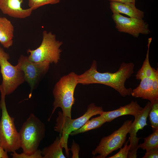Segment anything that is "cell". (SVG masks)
<instances>
[{"instance_id": "1", "label": "cell", "mask_w": 158, "mask_h": 158, "mask_svg": "<svg viewBox=\"0 0 158 158\" xmlns=\"http://www.w3.org/2000/svg\"><path fill=\"white\" fill-rule=\"evenodd\" d=\"M134 66L133 62H123L117 71L102 73L97 71V62L94 60L89 69L77 75V82L78 84L83 85L95 83L104 85L112 88L123 97L130 96L132 90L126 88L125 83L134 73Z\"/></svg>"}, {"instance_id": "2", "label": "cell", "mask_w": 158, "mask_h": 158, "mask_svg": "<svg viewBox=\"0 0 158 158\" xmlns=\"http://www.w3.org/2000/svg\"><path fill=\"white\" fill-rule=\"evenodd\" d=\"M77 75L71 72L62 77L55 84L53 91L54 98L51 114L48 119L49 121L56 109L60 107L63 116L71 118V111L75 102L74 93L78 84Z\"/></svg>"}, {"instance_id": "3", "label": "cell", "mask_w": 158, "mask_h": 158, "mask_svg": "<svg viewBox=\"0 0 158 158\" xmlns=\"http://www.w3.org/2000/svg\"><path fill=\"white\" fill-rule=\"evenodd\" d=\"M102 107L97 106L94 103L88 106L86 112L82 116L77 118L72 119L63 115L62 112L59 111L56 118V123L54 128L55 131L60 133L61 143L66 151V155L69 156V149L68 147V136L72 132L77 130L83 125L92 116L98 115L103 111Z\"/></svg>"}, {"instance_id": "4", "label": "cell", "mask_w": 158, "mask_h": 158, "mask_svg": "<svg viewBox=\"0 0 158 158\" xmlns=\"http://www.w3.org/2000/svg\"><path fill=\"white\" fill-rule=\"evenodd\" d=\"M45 130L44 123L31 114L18 132L23 152L31 154L36 152L45 136Z\"/></svg>"}, {"instance_id": "5", "label": "cell", "mask_w": 158, "mask_h": 158, "mask_svg": "<svg viewBox=\"0 0 158 158\" xmlns=\"http://www.w3.org/2000/svg\"><path fill=\"white\" fill-rule=\"evenodd\" d=\"M0 107L1 116L0 120V145L7 152H13L21 147L19 133L16 128L14 118L7 111L5 101V95L1 92Z\"/></svg>"}, {"instance_id": "6", "label": "cell", "mask_w": 158, "mask_h": 158, "mask_svg": "<svg viewBox=\"0 0 158 158\" xmlns=\"http://www.w3.org/2000/svg\"><path fill=\"white\" fill-rule=\"evenodd\" d=\"M62 44V42L56 40V36L51 32L44 31L40 45L36 49L27 50L28 58L33 62L46 61L56 64L60 59L62 51L60 47Z\"/></svg>"}, {"instance_id": "7", "label": "cell", "mask_w": 158, "mask_h": 158, "mask_svg": "<svg viewBox=\"0 0 158 158\" xmlns=\"http://www.w3.org/2000/svg\"><path fill=\"white\" fill-rule=\"evenodd\" d=\"M9 54L0 47V66L2 77L0 90L6 95L13 92L25 81L23 73L17 64L12 65L8 61Z\"/></svg>"}, {"instance_id": "8", "label": "cell", "mask_w": 158, "mask_h": 158, "mask_svg": "<svg viewBox=\"0 0 158 158\" xmlns=\"http://www.w3.org/2000/svg\"><path fill=\"white\" fill-rule=\"evenodd\" d=\"M132 120L124 121L122 126L110 135L103 138L98 145L92 152L94 157L105 158L114 151L120 148L126 141Z\"/></svg>"}, {"instance_id": "9", "label": "cell", "mask_w": 158, "mask_h": 158, "mask_svg": "<svg viewBox=\"0 0 158 158\" xmlns=\"http://www.w3.org/2000/svg\"><path fill=\"white\" fill-rule=\"evenodd\" d=\"M50 64L46 61L33 62L28 56H20L17 64L23 73L25 81L30 87L31 93L39 80L48 70Z\"/></svg>"}, {"instance_id": "10", "label": "cell", "mask_w": 158, "mask_h": 158, "mask_svg": "<svg viewBox=\"0 0 158 158\" xmlns=\"http://www.w3.org/2000/svg\"><path fill=\"white\" fill-rule=\"evenodd\" d=\"M112 18L116 28L120 32L127 33L138 38L140 34L147 35L150 31L148 24L142 19L127 17L118 13H113Z\"/></svg>"}, {"instance_id": "11", "label": "cell", "mask_w": 158, "mask_h": 158, "mask_svg": "<svg viewBox=\"0 0 158 158\" xmlns=\"http://www.w3.org/2000/svg\"><path fill=\"white\" fill-rule=\"evenodd\" d=\"M152 104L149 101L147 103L142 111L135 117L128 133L130 134L129 141L130 143V149L127 158H136L137 151L138 148V142L140 138L137 137V133L140 130H142L147 125V120L149 112L151 109Z\"/></svg>"}, {"instance_id": "12", "label": "cell", "mask_w": 158, "mask_h": 158, "mask_svg": "<svg viewBox=\"0 0 158 158\" xmlns=\"http://www.w3.org/2000/svg\"><path fill=\"white\" fill-rule=\"evenodd\" d=\"M23 0H0V10L2 13L12 17L23 19L30 16L33 11L31 8L23 9Z\"/></svg>"}, {"instance_id": "13", "label": "cell", "mask_w": 158, "mask_h": 158, "mask_svg": "<svg viewBox=\"0 0 158 158\" xmlns=\"http://www.w3.org/2000/svg\"><path fill=\"white\" fill-rule=\"evenodd\" d=\"M143 108L136 101L133 100L128 104L121 106L118 109L107 111H102L100 115L104 119L106 122H111L115 118L126 115H132L134 116L140 113Z\"/></svg>"}, {"instance_id": "14", "label": "cell", "mask_w": 158, "mask_h": 158, "mask_svg": "<svg viewBox=\"0 0 158 158\" xmlns=\"http://www.w3.org/2000/svg\"><path fill=\"white\" fill-rule=\"evenodd\" d=\"M135 3H122L110 1V7L113 13L125 14L129 17L142 19L144 13L137 8Z\"/></svg>"}, {"instance_id": "15", "label": "cell", "mask_w": 158, "mask_h": 158, "mask_svg": "<svg viewBox=\"0 0 158 158\" xmlns=\"http://www.w3.org/2000/svg\"><path fill=\"white\" fill-rule=\"evenodd\" d=\"M14 27L11 22L5 17L0 16V42L8 49L13 43Z\"/></svg>"}, {"instance_id": "16", "label": "cell", "mask_w": 158, "mask_h": 158, "mask_svg": "<svg viewBox=\"0 0 158 158\" xmlns=\"http://www.w3.org/2000/svg\"><path fill=\"white\" fill-rule=\"evenodd\" d=\"M152 40L151 37L148 38V40L147 50L146 58L143 61L141 68L138 71L135 75L136 79L140 80L145 77L154 78L158 76V71L152 67L150 65L149 57V50L150 43Z\"/></svg>"}, {"instance_id": "17", "label": "cell", "mask_w": 158, "mask_h": 158, "mask_svg": "<svg viewBox=\"0 0 158 158\" xmlns=\"http://www.w3.org/2000/svg\"><path fill=\"white\" fill-rule=\"evenodd\" d=\"M63 148L60 137H57L53 143L41 150L43 158H65Z\"/></svg>"}, {"instance_id": "18", "label": "cell", "mask_w": 158, "mask_h": 158, "mask_svg": "<svg viewBox=\"0 0 158 158\" xmlns=\"http://www.w3.org/2000/svg\"><path fill=\"white\" fill-rule=\"evenodd\" d=\"M153 79L149 77L141 79L139 85L132 90L131 95L135 97L149 100Z\"/></svg>"}, {"instance_id": "19", "label": "cell", "mask_w": 158, "mask_h": 158, "mask_svg": "<svg viewBox=\"0 0 158 158\" xmlns=\"http://www.w3.org/2000/svg\"><path fill=\"white\" fill-rule=\"evenodd\" d=\"M106 122L104 118L100 115L89 120L79 129L71 132L70 135L74 136L96 129L101 127Z\"/></svg>"}, {"instance_id": "20", "label": "cell", "mask_w": 158, "mask_h": 158, "mask_svg": "<svg viewBox=\"0 0 158 158\" xmlns=\"http://www.w3.org/2000/svg\"><path fill=\"white\" fill-rule=\"evenodd\" d=\"M143 143L138 145V148L146 151L151 149L158 148V129L153 131V133L144 138Z\"/></svg>"}, {"instance_id": "21", "label": "cell", "mask_w": 158, "mask_h": 158, "mask_svg": "<svg viewBox=\"0 0 158 158\" xmlns=\"http://www.w3.org/2000/svg\"><path fill=\"white\" fill-rule=\"evenodd\" d=\"M153 131L158 129V100L152 104L149 115Z\"/></svg>"}, {"instance_id": "22", "label": "cell", "mask_w": 158, "mask_h": 158, "mask_svg": "<svg viewBox=\"0 0 158 158\" xmlns=\"http://www.w3.org/2000/svg\"><path fill=\"white\" fill-rule=\"evenodd\" d=\"M60 0H28L29 8L33 10L44 5L54 4L59 2Z\"/></svg>"}, {"instance_id": "23", "label": "cell", "mask_w": 158, "mask_h": 158, "mask_svg": "<svg viewBox=\"0 0 158 158\" xmlns=\"http://www.w3.org/2000/svg\"><path fill=\"white\" fill-rule=\"evenodd\" d=\"M149 100L152 104L158 100V76L153 78Z\"/></svg>"}, {"instance_id": "24", "label": "cell", "mask_w": 158, "mask_h": 158, "mask_svg": "<svg viewBox=\"0 0 158 158\" xmlns=\"http://www.w3.org/2000/svg\"><path fill=\"white\" fill-rule=\"evenodd\" d=\"M11 155L13 158H43L41 150L39 149L31 154L23 152L21 154H18L15 151L11 153Z\"/></svg>"}, {"instance_id": "25", "label": "cell", "mask_w": 158, "mask_h": 158, "mask_svg": "<svg viewBox=\"0 0 158 158\" xmlns=\"http://www.w3.org/2000/svg\"><path fill=\"white\" fill-rule=\"evenodd\" d=\"M129 139L124 144V147L120 148L119 151L114 155L109 157V158H127L130 149V146L128 145Z\"/></svg>"}, {"instance_id": "26", "label": "cell", "mask_w": 158, "mask_h": 158, "mask_svg": "<svg viewBox=\"0 0 158 158\" xmlns=\"http://www.w3.org/2000/svg\"><path fill=\"white\" fill-rule=\"evenodd\" d=\"M79 145L73 140L71 148L69 150L71 151L72 155V158H77L79 157V153L80 150Z\"/></svg>"}, {"instance_id": "27", "label": "cell", "mask_w": 158, "mask_h": 158, "mask_svg": "<svg viewBox=\"0 0 158 158\" xmlns=\"http://www.w3.org/2000/svg\"><path fill=\"white\" fill-rule=\"evenodd\" d=\"M142 158H158V148L150 149L146 151Z\"/></svg>"}, {"instance_id": "28", "label": "cell", "mask_w": 158, "mask_h": 158, "mask_svg": "<svg viewBox=\"0 0 158 158\" xmlns=\"http://www.w3.org/2000/svg\"><path fill=\"white\" fill-rule=\"evenodd\" d=\"M7 152L0 145V158H8Z\"/></svg>"}, {"instance_id": "29", "label": "cell", "mask_w": 158, "mask_h": 158, "mask_svg": "<svg viewBox=\"0 0 158 158\" xmlns=\"http://www.w3.org/2000/svg\"><path fill=\"white\" fill-rule=\"evenodd\" d=\"M110 1H114L122 3H135V0H109Z\"/></svg>"}]
</instances>
